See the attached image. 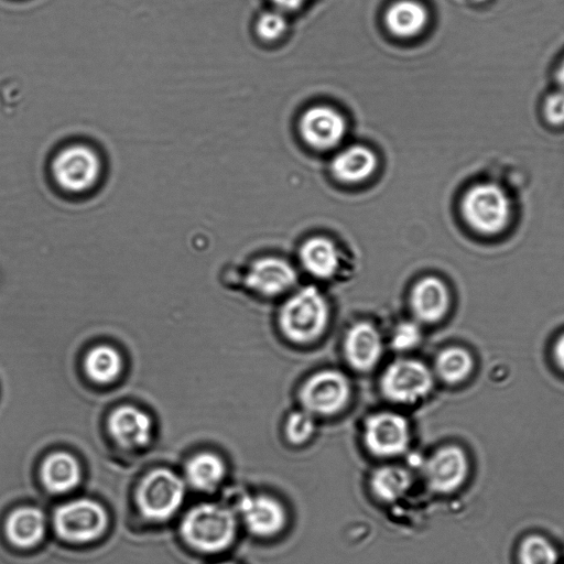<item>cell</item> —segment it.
Masks as SVG:
<instances>
[{
	"label": "cell",
	"mask_w": 564,
	"mask_h": 564,
	"mask_svg": "<svg viewBox=\"0 0 564 564\" xmlns=\"http://www.w3.org/2000/svg\"><path fill=\"white\" fill-rule=\"evenodd\" d=\"M329 321V306L316 286H303L282 304L279 326L289 340L308 344L319 338Z\"/></svg>",
	"instance_id": "1"
},
{
	"label": "cell",
	"mask_w": 564,
	"mask_h": 564,
	"mask_svg": "<svg viewBox=\"0 0 564 564\" xmlns=\"http://www.w3.org/2000/svg\"><path fill=\"white\" fill-rule=\"evenodd\" d=\"M182 534L194 549L216 553L227 549L236 535L231 511L217 503H202L191 509L182 521Z\"/></svg>",
	"instance_id": "2"
},
{
	"label": "cell",
	"mask_w": 564,
	"mask_h": 564,
	"mask_svg": "<svg viewBox=\"0 0 564 564\" xmlns=\"http://www.w3.org/2000/svg\"><path fill=\"white\" fill-rule=\"evenodd\" d=\"M51 174L56 185L68 193L80 194L94 188L102 174L99 153L88 144L62 148L52 159Z\"/></svg>",
	"instance_id": "3"
},
{
	"label": "cell",
	"mask_w": 564,
	"mask_h": 564,
	"mask_svg": "<svg viewBox=\"0 0 564 564\" xmlns=\"http://www.w3.org/2000/svg\"><path fill=\"white\" fill-rule=\"evenodd\" d=\"M431 370L416 359H397L380 378L382 394L393 403L412 404L425 398L433 388Z\"/></svg>",
	"instance_id": "4"
},
{
	"label": "cell",
	"mask_w": 564,
	"mask_h": 564,
	"mask_svg": "<svg viewBox=\"0 0 564 564\" xmlns=\"http://www.w3.org/2000/svg\"><path fill=\"white\" fill-rule=\"evenodd\" d=\"M184 492V484L176 474L159 468L142 479L138 488L137 502L145 518L162 521L177 511Z\"/></svg>",
	"instance_id": "5"
},
{
	"label": "cell",
	"mask_w": 564,
	"mask_h": 564,
	"mask_svg": "<svg viewBox=\"0 0 564 564\" xmlns=\"http://www.w3.org/2000/svg\"><path fill=\"white\" fill-rule=\"evenodd\" d=\"M299 398L303 410L308 413L332 415L347 405L350 399V383L338 370H322L304 381Z\"/></svg>",
	"instance_id": "6"
},
{
	"label": "cell",
	"mask_w": 564,
	"mask_h": 564,
	"mask_svg": "<svg viewBox=\"0 0 564 564\" xmlns=\"http://www.w3.org/2000/svg\"><path fill=\"white\" fill-rule=\"evenodd\" d=\"M467 223L484 234L500 231L508 223L510 204L505 192L495 184H478L463 200Z\"/></svg>",
	"instance_id": "7"
},
{
	"label": "cell",
	"mask_w": 564,
	"mask_h": 564,
	"mask_svg": "<svg viewBox=\"0 0 564 564\" xmlns=\"http://www.w3.org/2000/svg\"><path fill=\"white\" fill-rule=\"evenodd\" d=\"M108 518L104 508L89 499H77L61 506L53 523L61 538L84 543L95 540L105 531Z\"/></svg>",
	"instance_id": "8"
},
{
	"label": "cell",
	"mask_w": 564,
	"mask_h": 564,
	"mask_svg": "<svg viewBox=\"0 0 564 564\" xmlns=\"http://www.w3.org/2000/svg\"><path fill=\"white\" fill-rule=\"evenodd\" d=\"M410 437L409 423L399 413L389 411L375 413L365 422V445L378 457H392L404 453Z\"/></svg>",
	"instance_id": "9"
},
{
	"label": "cell",
	"mask_w": 564,
	"mask_h": 564,
	"mask_svg": "<svg viewBox=\"0 0 564 564\" xmlns=\"http://www.w3.org/2000/svg\"><path fill=\"white\" fill-rule=\"evenodd\" d=\"M468 470L465 452L455 445L437 449L425 464L427 484L438 494H451L459 489L468 476Z\"/></svg>",
	"instance_id": "10"
},
{
	"label": "cell",
	"mask_w": 564,
	"mask_h": 564,
	"mask_svg": "<svg viewBox=\"0 0 564 564\" xmlns=\"http://www.w3.org/2000/svg\"><path fill=\"white\" fill-rule=\"evenodd\" d=\"M295 269L286 260L263 257L253 261L245 276L247 286L265 297L288 292L296 283Z\"/></svg>",
	"instance_id": "11"
},
{
	"label": "cell",
	"mask_w": 564,
	"mask_h": 564,
	"mask_svg": "<svg viewBox=\"0 0 564 564\" xmlns=\"http://www.w3.org/2000/svg\"><path fill=\"white\" fill-rule=\"evenodd\" d=\"M304 140L318 150H329L338 145L346 133L345 118L328 106L310 108L300 122Z\"/></svg>",
	"instance_id": "12"
},
{
	"label": "cell",
	"mask_w": 564,
	"mask_h": 564,
	"mask_svg": "<svg viewBox=\"0 0 564 564\" xmlns=\"http://www.w3.org/2000/svg\"><path fill=\"white\" fill-rule=\"evenodd\" d=\"M239 511L247 529L256 536L275 535L286 522L283 506L265 495L243 498L239 503Z\"/></svg>",
	"instance_id": "13"
},
{
	"label": "cell",
	"mask_w": 564,
	"mask_h": 564,
	"mask_svg": "<svg viewBox=\"0 0 564 564\" xmlns=\"http://www.w3.org/2000/svg\"><path fill=\"white\" fill-rule=\"evenodd\" d=\"M344 352L347 362L355 370L372 369L383 352V343L379 330L368 322L354 324L345 336Z\"/></svg>",
	"instance_id": "14"
},
{
	"label": "cell",
	"mask_w": 564,
	"mask_h": 564,
	"mask_svg": "<svg viewBox=\"0 0 564 564\" xmlns=\"http://www.w3.org/2000/svg\"><path fill=\"white\" fill-rule=\"evenodd\" d=\"M108 429L113 441L129 449L144 447L152 436L150 416L131 405L115 410L109 417Z\"/></svg>",
	"instance_id": "15"
},
{
	"label": "cell",
	"mask_w": 564,
	"mask_h": 564,
	"mask_svg": "<svg viewBox=\"0 0 564 564\" xmlns=\"http://www.w3.org/2000/svg\"><path fill=\"white\" fill-rule=\"evenodd\" d=\"M410 307L419 322L435 323L440 321L448 307L446 286L437 278H423L414 284L411 291Z\"/></svg>",
	"instance_id": "16"
},
{
	"label": "cell",
	"mask_w": 564,
	"mask_h": 564,
	"mask_svg": "<svg viewBox=\"0 0 564 564\" xmlns=\"http://www.w3.org/2000/svg\"><path fill=\"white\" fill-rule=\"evenodd\" d=\"M300 260L303 268L317 279H329L336 274L340 265L339 250L325 237L307 239L300 248Z\"/></svg>",
	"instance_id": "17"
},
{
	"label": "cell",
	"mask_w": 564,
	"mask_h": 564,
	"mask_svg": "<svg viewBox=\"0 0 564 564\" xmlns=\"http://www.w3.org/2000/svg\"><path fill=\"white\" fill-rule=\"evenodd\" d=\"M377 167L375 153L364 145L344 149L334 158L332 171L336 178L345 183L362 182L372 175Z\"/></svg>",
	"instance_id": "18"
},
{
	"label": "cell",
	"mask_w": 564,
	"mask_h": 564,
	"mask_svg": "<svg viewBox=\"0 0 564 564\" xmlns=\"http://www.w3.org/2000/svg\"><path fill=\"white\" fill-rule=\"evenodd\" d=\"M78 462L69 454L59 452L46 457L41 467V478L47 490L64 494L77 486L80 480Z\"/></svg>",
	"instance_id": "19"
},
{
	"label": "cell",
	"mask_w": 564,
	"mask_h": 564,
	"mask_svg": "<svg viewBox=\"0 0 564 564\" xmlns=\"http://www.w3.org/2000/svg\"><path fill=\"white\" fill-rule=\"evenodd\" d=\"M45 527V517L41 510L24 507L9 516L6 522V533L14 545L31 547L42 540Z\"/></svg>",
	"instance_id": "20"
},
{
	"label": "cell",
	"mask_w": 564,
	"mask_h": 564,
	"mask_svg": "<svg viewBox=\"0 0 564 564\" xmlns=\"http://www.w3.org/2000/svg\"><path fill=\"white\" fill-rule=\"evenodd\" d=\"M427 23L425 7L415 0H399L386 12V24L391 33L400 37L419 34Z\"/></svg>",
	"instance_id": "21"
},
{
	"label": "cell",
	"mask_w": 564,
	"mask_h": 564,
	"mask_svg": "<svg viewBox=\"0 0 564 564\" xmlns=\"http://www.w3.org/2000/svg\"><path fill=\"white\" fill-rule=\"evenodd\" d=\"M188 482L200 491H213L223 481L226 467L213 453H200L192 457L185 468Z\"/></svg>",
	"instance_id": "22"
},
{
	"label": "cell",
	"mask_w": 564,
	"mask_h": 564,
	"mask_svg": "<svg viewBox=\"0 0 564 564\" xmlns=\"http://www.w3.org/2000/svg\"><path fill=\"white\" fill-rule=\"evenodd\" d=\"M370 486L378 499L391 502L408 491L411 486V477L409 471L402 467L384 466L372 474Z\"/></svg>",
	"instance_id": "23"
},
{
	"label": "cell",
	"mask_w": 564,
	"mask_h": 564,
	"mask_svg": "<svg viewBox=\"0 0 564 564\" xmlns=\"http://www.w3.org/2000/svg\"><path fill=\"white\" fill-rule=\"evenodd\" d=\"M85 371L96 383H110L121 371V357L112 347L97 346L85 358Z\"/></svg>",
	"instance_id": "24"
},
{
	"label": "cell",
	"mask_w": 564,
	"mask_h": 564,
	"mask_svg": "<svg viewBox=\"0 0 564 564\" xmlns=\"http://www.w3.org/2000/svg\"><path fill=\"white\" fill-rule=\"evenodd\" d=\"M471 368V358L462 348H446L438 354L435 360L437 375L448 383L462 381L467 377Z\"/></svg>",
	"instance_id": "25"
},
{
	"label": "cell",
	"mask_w": 564,
	"mask_h": 564,
	"mask_svg": "<svg viewBox=\"0 0 564 564\" xmlns=\"http://www.w3.org/2000/svg\"><path fill=\"white\" fill-rule=\"evenodd\" d=\"M519 564H558L554 544L541 534L525 536L518 549Z\"/></svg>",
	"instance_id": "26"
},
{
	"label": "cell",
	"mask_w": 564,
	"mask_h": 564,
	"mask_svg": "<svg viewBox=\"0 0 564 564\" xmlns=\"http://www.w3.org/2000/svg\"><path fill=\"white\" fill-rule=\"evenodd\" d=\"M315 432L313 414L305 410L291 413L285 423V435L290 443L300 445L311 438Z\"/></svg>",
	"instance_id": "27"
},
{
	"label": "cell",
	"mask_w": 564,
	"mask_h": 564,
	"mask_svg": "<svg viewBox=\"0 0 564 564\" xmlns=\"http://www.w3.org/2000/svg\"><path fill=\"white\" fill-rule=\"evenodd\" d=\"M421 340V329L417 323L404 321L399 323L391 336V347L397 351L414 348Z\"/></svg>",
	"instance_id": "28"
},
{
	"label": "cell",
	"mask_w": 564,
	"mask_h": 564,
	"mask_svg": "<svg viewBox=\"0 0 564 564\" xmlns=\"http://www.w3.org/2000/svg\"><path fill=\"white\" fill-rule=\"evenodd\" d=\"M288 22L281 11L264 12L258 20L257 33L267 41L280 37L286 30Z\"/></svg>",
	"instance_id": "29"
},
{
	"label": "cell",
	"mask_w": 564,
	"mask_h": 564,
	"mask_svg": "<svg viewBox=\"0 0 564 564\" xmlns=\"http://www.w3.org/2000/svg\"><path fill=\"white\" fill-rule=\"evenodd\" d=\"M544 113L549 122L553 124L564 123V94L551 95L544 106Z\"/></svg>",
	"instance_id": "30"
},
{
	"label": "cell",
	"mask_w": 564,
	"mask_h": 564,
	"mask_svg": "<svg viewBox=\"0 0 564 564\" xmlns=\"http://www.w3.org/2000/svg\"><path fill=\"white\" fill-rule=\"evenodd\" d=\"M280 10L294 11L300 9L306 0H271Z\"/></svg>",
	"instance_id": "31"
},
{
	"label": "cell",
	"mask_w": 564,
	"mask_h": 564,
	"mask_svg": "<svg viewBox=\"0 0 564 564\" xmlns=\"http://www.w3.org/2000/svg\"><path fill=\"white\" fill-rule=\"evenodd\" d=\"M555 356L560 366L564 369V336L560 338L555 347Z\"/></svg>",
	"instance_id": "32"
},
{
	"label": "cell",
	"mask_w": 564,
	"mask_h": 564,
	"mask_svg": "<svg viewBox=\"0 0 564 564\" xmlns=\"http://www.w3.org/2000/svg\"><path fill=\"white\" fill-rule=\"evenodd\" d=\"M557 80L562 87H564V62L557 72Z\"/></svg>",
	"instance_id": "33"
},
{
	"label": "cell",
	"mask_w": 564,
	"mask_h": 564,
	"mask_svg": "<svg viewBox=\"0 0 564 564\" xmlns=\"http://www.w3.org/2000/svg\"><path fill=\"white\" fill-rule=\"evenodd\" d=\"M219 564H232V563H229V562H225V563H219Z\"/></svg>",
	"instance_id": "34"
}]
</instances>
